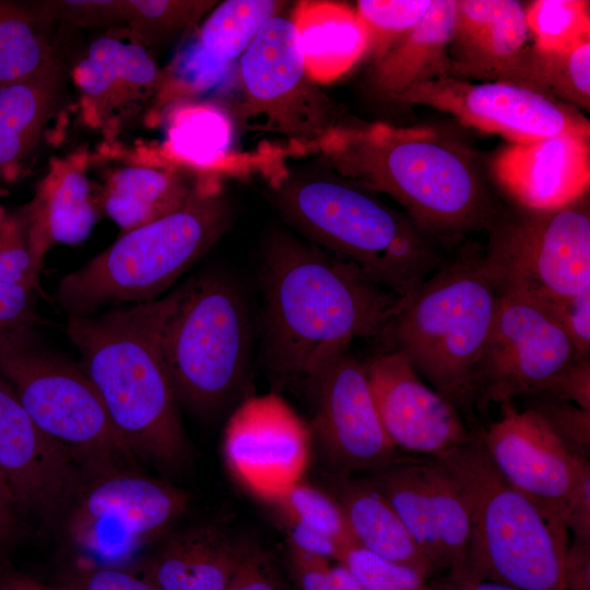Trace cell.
Here are the masks:
<instances>
[{
	"mask_svg": "<svg viewBox=\"0 0 590 590\" xmlns=\"http://www.w3.org/2000/svg\"><path fill=\"white\" fill-rule=\"evenodd\" d=\"M262 358L276 385L310 388L359 338L382 333L403 299L314 245L279 236L262 267Z\"/></svg>",
	"mask_w": 590,
	"mask_h": 590,
	"instance_id": "6da1fadb",
	"label": "cell"
},
{
	"mask_svg": "<svg viewBox=\"0 0 590 590\" xmlns=\"http://www.w3.org/2000/svg\"><path fill=\"white\" fill-rule=\"evenodd\" d=\"M184 291L185 284L99 316H68L66 324L118 436L133 456L169 472L182 471L192 456L162 354L164 327Z\"/></svg>",
	"mask_w": 590,
	"mask_h": 590,
	"instance_id": "7a4b0ae2",
	"label": "cell"
},
{
	"mask_svg": "<svg viewBox=\"0 0 590 590\" xmlns=\"http://www.w3.org/2000/svg\"><path fill=\"white\" fill-rule=\"evenodd\" d=\"M315 153L342 178L391 197L436 240L488 229L498 217L471 155L430 128L335 125Z\"/></svg>",
	"mask_w": 590,
	"mask_h": 590,
	"instance_id": "3957f363",
	"label": "cell"
},
{
	"mask_svg": "<svg viewBox=\"0 0 590 590\" xmlns=\"http://www.w3.org/2000/svg\"><path fill=\"white\" fill-rule=\"evenodd\" d=\"M272 187L282 213L314 246L401 299L444 263L435 238L365 188L285 174Z\"/></svg>",
	"mask_w": 590,
	"mask_h": 590,
	"instance_id": "277c9868",
	"label": "cell"
},
{
	"mask_svg": "<svg viewBox=\"0 0 590 590\" xmlns=\"http://www.w3.org/2000/svg\"><path fill=\"white\" fill-rule=\"evenodd\" d=\"M231 208L220 179L204 178L175 212L123 233L56 292L68 316H90L101 307L156 299L225 233Z\"/></svg>",
	"mask_w": 590,
	"mask_h": 590,
	"instance_id": "5b68a950",
	"label": "cell"
},
{
	"mask_svg": "<svg viewBox=\"0 0 590 590\" xmlns=\"http://www.w3.org/2000/svg\"><path fill=\"white\" fill-rule=\"evenodd\" d=\"M481 253L442 263L388 322L396 350L456 408L475 396V370L499 304Z\"/></svg>",
	"mask_w": 590,
	"mask_h": 590,
	"instance_id": "8992f818",
	"label": "cell"
},
{
	"mask_svg": "<svg viewBox=\"0 0 590 590\" xmlns=\"http://www.w3.org/2000/svg\"><path fill=\"white\" fill-rule=\"evenodd\" d=\"M434 458L455 477L468 502L470 543L462 569L518 590H563L568 542L500 475L480 436Z\"/></svg>",
	"mask_w": 590,
	"mask_h": 590,
	"instance_id": "52a82bcc",
	"label": "cell"
},
{
	"mask_svg": "<svg viewBox=\"0 0 590 590\" xmlns=\"http://www.w3.org/2000/svg\"><path fill=\"white\" fill-rule=\"evenodd\" d=\"M250 352V320L239 290L214 274L186 282L162 335L178 404L205 416L222 409L244 385Z\"/></svg>",
	"mask_w": 590,
	"mask_h": 590,
	"instance_id": "ba28073f",
	"label": "cell"
},
{
	"mask_svg": "<svg viewBox=\"0 0 590 590\" xmlns=\"http://www.w3.org/2000/svg\"><path fill=\"white\" fill-rule=\"evenodd\" d=\"M33 329L0 337V375L38 428L92 474L134 458L80 365L40 346Z\"/></svg>",
	"mask_w": 590,
	"mask_h": 590,
	"instance_id": "9c48e42d",
	"label": "cell"
},
{
	"mask_svg": "<svg viewBox=\"0 0 590 590\" xmlns=\"http://www.w3.org/2000/svg\"><path fill=\"white\" fill-rule=\"evenodd\" d=\"M487 231L481 257L499 295L550 305L590 286L588 193L556 209L497 217Z\"/></svg>",
	"mask_w": 590,
	"mask_h": 590,
	"instance_id": "30bf717a",
	"label": "cell"
},
{
	"mask_svg": "<svg viewBox=\"0 0 590 590\" xmlns=\"http://www.w3.org/2000/svg\"><path fill=\"white\" fill-rule=\"evenodd\" d=\"M243 104L249 129L274 132L294 143V152H315L334 127V109L306 73L291 19L268 20L239 58Z\"/></svg>",
	"mask_w": 590,
	"mask_h": 590,
	"instance_id": "8fae6325",
	"label": "cell"
},
{
	"mask_svg": "<svg viewBox=\"0 0 590 590\" xmlns=\"http://www.w3.org/2000/svg\"><path fill=\"white\" fill-rule=\"evenodd\" d=\"M189 499L179 487L132 471L96 473L78 494L68 535L90 557L116 566L167 532Z\"/></svg>",
	"mask_w": 590,
	"mask_h": 590,
	"instance_id": "7c38bea8",
	"label": "cell"
},
{
	"mask_svg": "<svg viewBox=\"0 0 590 590\" xmlns=\"http://www.w3.org/2000/svg\"><path fill=\"white\" fill-rule=\"evenodd\" d=\"M579 358L546 305L521 295H500L475 370V394L500 404L517 396L539 397Z\"/></svg>",
	"mask_w": 590,
	"mask_h": 590,
	"instance_id": "4fadbf2b",
	"label": "cell"
},
{
	"mask_svg": "<svg viewBox=\"0 0 590 590\" xmlns=\"http://www.w3.org/2000/svg\"><path fill=\"white\" fill-rule=\"evenodd\" d=\"M392 102L436 108L464 126L502 135L509 143L560 134L590 135L589 120L576 108L512 82L471 83L447 75L413 85Z\"/></svg>",
	"mask_w": 590,
	"mask_h": 590,
	"instance_id": "5bb4252c",
	"label": "cell"
},
{
	"mask_svg": "<svg viewBox=\"0 0 590 590\" xmlns=\"http://www.w3.org/2000/svg\"><path fill=\"white\" fill-rule=\"evenodd\" d=\"M480 439L507 483L568 542L567 512L589 460L569 452L533 409L519 411L511 401L502 403L500 416Z\"/></svg>",
	"mask_w": 590,
	"mask_h": 590,
	"instance_id": "9a60e30c",
	"label": "cell"
},
{
	"mask_svg": "<svg viewBox=\"0 0 590 590\" xmlns=\"http://www.w3.org/2000/svg\"><path fill=\"white\" fill-rule=\"evenodd\" d=\"M310 437V428L279 394L250 397L226 424L224 459L246 488L269 503L300 482Z\"/></svg>",
	"mask_w": 590,
	"mask_h": 590,
	"instance_id": "2e32d148",
	"label": "cell"
},
{
	"mask_svg": "<svg viewBox=\"0 0 590 590\" xmlns=\"http://www.w3.org/2000/svg\"><path fill=\"white\" fill-rule=\"evenodd\" d=\"M316 398L312 430L337 474L373 473L403 459L379 420L364 363L349 351L310 386Z\"/></svg>",
	"mask_w": 590,
	"mask_h": 590,
	"instance_id": "e0dca14e",
	"label": "cell"
},
{
	"mask_svg": "<svg viewBox=\"0 0 590 590\" xmlns=\"http://www.w3.org/2000/svg\"><path fill=\"white\" fill-rule=\"evenodd\" d=\"M364 366L381 425L400 451L435 457L474 437L456 406L423 382L400 351L377 354Z\"/></svg>",
	"mask_w": 590,
	"mask_h": 590,
	"instance_id": "ac0fdd59",
	"label": "cell"
},
{
	"mask_svg": "<svg viewBox=\"0 0 590 590\" xmlns=\"http://www.w3.org/2000/svg\"><path fill=\"white\" fill-rule=\"evenodd\" d=\"M73 79L85 120L114 135L160 98L163 71L149 49L117 28L88 45Z\"/></svg>",
	"mask_w": 590,
	"mask_h": 590,
	"instance_id": "d6986e66",
	"label": "cell"
},
{
	"mask_svg": "<svg viewBox=\"0 0 590 590\" xmlns=\"http://www.w3.org/2000/svg\"><path fill=\"white\" fill-rule=\"evenodd\" d=\"M0 473L19 509L57 511L73 493L74 460L44 434L0 375Z\"/></svg>",
	"mask_w": 590,
	"mask_h": 590,
	"instance_id": "ffe728a7",
	"label": "cell"
},
{
	"mask_svg": "<svg viewBox=\"0 0 590 590\" xmlns=\"http://www.w3.org/2000/svg\"><path fill=\"white\" fill-rule=\"evenodd\" d=\"M492 168L500 187L523 209H556L589 191L590 135L509 143L495 155Z\"/></svg>",
	"mask_w": 590,
	"mask_h": 590,
	"instance_id": "44dd1931",
	"label": "cell"
},
{
	"mask_svg": "<svg viewBox=\"0 0 590 590\" xmlns=\"http://www.w3.org/2000/svg\"><path fill=\"white\" fill-rule=\"evenodd\" d=\"M283 1L227 0L215 5L190 45L163 72L158 101L189 97L220 83Z\"/></svg>",
	"mask_w": 590,
	"mask_h": 590,
	"instance_id": "7402d4cb",
	"label": "cell"
},
{
	"mask_svg": "<svg viewBox=\"0 0 590 590\" xmlns=\"http://www.w3.org/2000/svg\"><path fill=\"white\" fill-rule=\"evenodd\" d=\"M529 36L518 1L456 0L448 75L518 83Z\"/></svg>",
	"mask_w": 590,
	"mask_h": 590,
	"instance_id": "603a6c76",
	"label": "cell"
},
{
	"mask_svg": "<svg viewBox=\"0 0 590 590\" xmlns=\"http://www.w3.org/2000/svg\"><path fill=\"white\" fill-rule=\"evenodd\" d=\"M86 162L84 152L51 160L33 201L22 213L34 258L40 266L50 246L79 245L94 227L98 211Z\"/></svg>",
	"mask_w": 590,
	"mask_h": 590,
	"instance_id": "cb8c5ba5",
	"label": "cell"
},
{
	"mask_svg": "<svg viewBox=\"0 0 590 590\" xmlns=\"http://www.w3.org/2000/svg\"><path fill=\"white\" fill-rule=\"evenodd\" d=\"M247 547L216 524H197L166 539L140 574L157 590H224Z\"/></svg>",
	"mask_w": 590,
	"mask_h": 590,
	"instance_id": "d4e9b609",
	"label": "cell"
},
{
	"mask_svg": "<svg viewBox=\"0 0 590 590\" xmlns=\"http://www.w3.org/2000/svg\"><path fill=\"white\" fill-rule=\"evenodd\" d=\"M208 176L177 161L126 166L106 180L101 206L123 234L178 210Z\"/></svg>",
	"mask_w": 590,
	"mask_h": 590,
	"instance_id": "484cf974",
	"label": "cell"
},
{
	"mask_svg": "<svg viewBox=\"0 0 590 590\" xmlns=\"http://www.w3.org/2000/svg\"><path fill=\"white\" fill-rule=\"evenodd\" d=\"M308 76L327 84L367 55L369 35L355 8L326 0L298 1L290 17Z\"/></svg>",
	"mask_w": 590,
	"mask_h": 590,
	"instance_id": "4316f807",
	"label": "cell"
},
{
	"mask_svg": "<svg viewBox=\"0 0 590 590\" xmlns=\"http://www.w3.org/2000/svg\"><path fill=\"white\" fill-rule=\"evenodd\" d=\"M455 19L456 0H432L424 17L373 61L369 79L374 92L392 102L413 85L447 76Z\"/></svg>",
	"mask_w": 590,
	"mask_h": 590,
	"instance_id": "83f0119b",
	"label": "cell"
},
{
	"mask_svg": "<svg viewBox=\"0 0 590 590\" xmlns=\"http://www.w3.org/2000/svg\"><path fill=\"white\" fill-rule=\"evenodd\" d=\"M332 496L338 502L356 544L385 559L434 578L433 568L402 520L368 479L337 474Z\"/></svg>",
	"mask_w": 590,
	"mask_h": 590,
	"instance_id": "f1b7e54d",
	"label": "cell"
},
{
	"mask_svg": "<svg viewBox=\"0 0 590 590\" xmlns=\"http://www.w3.org/2000/svg\"><path fill=\"white\" fill-rule=\"evenodd\" d=\"M61 76L56 60L34 76L0 88V175H12L36 144L57 105Z\"/></svg>",
	"mask_w": 590,
	"mask_h": 590,
	"instance_id": "f546056e",
	"label": "cell"
},
{
	"mask_svg": "<svg viewBox=\"0 0 590 590\" xmlns=\"http://www.w3.org/2000/svg\"><path fill=\"white\" fill-rule=\"evenodd\" d=\"M428 469L429 457L406 455L369 473L368 479L392 506L437 577L442 574V563Z\"/></svg>",
	"mask_w": 590,
	"mask_h": 590,
	"instance_id": "4dcf8cb0",
	"label": "cell"
},
{
	"mask_svg": "<svg viewBox=\"0 0 590 590\" xmlns=\"http://www.w3.org/2000/svg\"><path fill=\"white\" fill-rule=\"evenodd\" d=\"M234 125L225 110L211 104L181 107L169 130V146L177 162L197 170H233L239 164L233 152ZM212 175V174H210ZM215 176V175H214Z\"/></svg>",
	"mask_w": 590,
	"mask_h": 590,
	"instance_id": "1f68e13d",
	"label": "cell"
},
{
	"mask_svg": "<svg viewBox=\"0 0 590 590\" xmlns=\"http://www.w3.org/2000/svg\"><path fill=\"white\" fill-rule=\"evenodd\" d=\"M33 9L0 0V88L27 80L56 61Z\"/></svg>",
	"mask_w": 590,
	"mask_h": 590,
	"instance_id": "d6a6232c",
	"label": "cell"
},
{
	"mask_svg": "<svg viewBox=\"0 0 590 590\" xmlns=\"http://www.w3.org/2000/svg\"><path fill=\"white\" fill-rule=\"evenodd\" d=\"M518 84L546 93L574 107L590 108V42L565 51L531 45Z\"/></svg>",
	"mask_w": 590,
	"mask_h": 590,
	"instance_id": "836d02e7",
	"label": "cell"
},
{
	"mask_svg": "<svg viewBox=\"0 0 590 590\" xmlns=\"http://www.w3.org/2000/svg\"><path fill=\"white\" fill-rule=\"evenodd\" d=\"M217 1L122 0V30L146 49L164 45L189 31Z\"/></svg>",
	"mask_w": 590,
	"mask_h": 590,
	"instance_id": "e575fe53",
	"label": "cell"
},
{
	"mask_svg": "<svg viewBox=\"0 0 590 590\" xmlns=\"http://www.w3.org/2000/svg\"><path fill=\"white\" fill-rule=\"evenodd\" d=\"M428 474L445 574L462 568L465 563L470 543V511L460 485L434 457H429Z\"/></svg>",
	"mask_w": 590,
	"mask_h": 590,
	"instance_id": "d590c367",
	"label": "cell"
},
{
	"mask_svg": "<svg viewBox=\"0 0 590 590\" xmlns=\"http://www.w3.org/2000/svg\"><path fill=\"white\" fill-rule=\"evenodd\" d=\"M533 46L543 51H565L590 42L589 1L538 0L526 10Z\"/></svg>",
	"mask_w": 590,
	"mask_h": 590,
	"instance_id": "8d00e7d4",
	"label": "cell"
},
{
	"mask_svg": "<svg viewBox=\"0 0 590 590\" xmlns=\"http://www.w3.org/2000/svg\"><path fill=\"white\" fill-rule=\"evenodd\" d=\"M285 521H293L323 533L350 548L356 546L344 515L334 497L298 482L269 502Z\"/></svg>",
	"mask_w": 590,
	"mask_h": 590,
	"instance_id": "74e56055",
	"label": "cell"
},
{
	"mask_svg": "<svg viewBox=\"0 0 590 590\" xmlns=\"http://www.w3.org/2000/svg\"><path fill=\"white\" fill-rule=\"evenodd\" d=\"M432 0H359L355 10L369 35L368 55L380 59L426 14Z\"/></svg>",
	"mask_w": 590,
	"mask_h": 590,
	"instance_id": "f35d334b",
	"label": "cell"
},
{
	"mask_svg": "<svg viewBox=\"0 0 590 590\" xmlns=\"http://www.w3.org/2000/svg\"><path fill=\"white\" fill-rule=\"evenodd\" d=\"M345 565L364 590H434L416 569L385 559L358 545L346 550Z\"/></svg>",
	"mask_w": 590,
	"mask_h": 590,
	"instance_id": "ab89813d",
	"label": "cell"
},
{
	"mask_svg": "<svg viewBox=\"0 0 590 590\" xmlns=\"http://www.w3.org/2000/svg\"><path fill=\"white\" fill-rule=\"evenodd\" d=\"M40 269L31 248L23 214H8L0 244V283L38 290Z\"/></svg>",
	"mask_w": 590,
	"mask_h": 590,
	"instance_id": "60d3db41",
	"label": "cell"
},
{
	"mask_svg": "<svg viewBox=\"0 0 590 590\" xmlns=\"http://www.w3.org/2000/svg\"><path fill=\"white\" fill-rule=\"evenodd\" d=\"M35 13L47 24L60 21L81 27L123 28L122 0L40 1Z\"/></svg>",
	"mask_w": 590,
	"mask_h": 590,
	"instance_id": "b9f144b4",
	"label": "cell"
},
{
	"mask_svg": "<svg viewBox=\"0 0 590 590\" xmlns=\"http://www.w3.org/2000/svg\"><path fill=\"white\" fill-rule=\"evenodd\" d=\"M547 424L553 434L574 456L589 460L590 411L578 405L539 397L531 406Z\"/></svg>",
	"mask_w": 590,
	"mask_h": 590,
	"instance_id": "7bdbcfd3",
	"label": "cell"
},
{
	"mask_svg": "<svg viewBox=\"0 0 590 590\" xmlns=\"http://www.w3.org/2000/svg\"><path fill=\"white\" fill-rule=\"evenodd\" d=\"M556 317L578 354L590 351V286L581 292L546 305Z\"/></svg>",
	"mask_w": 590,
	"mask_h": 590,
	"instance_id": "ee69618b",
	"label": "cell"
},
{
	"mask_svg": "<svg viewBox=\"0 0 590 590\" xmlns=\"http://www.w3.org/2000/svg\"><path fill=\"white\" fill-rule=\"evenodd\" d=\"M224 590H285L272 558L248 546Z\"/></svg>",
	"mask_w": 590,
	"mask_h": 590,
	"instance_id": "f6af8a7d",
	"label": "cell"
},
{
	"mask_svg": "<svg viewBox=\"0 0 590 590\" xmlns=\"http://www.w3.org/2000/svg\"><path fill=\"white\" fill-rule=\"evenodd\" d=\"M69 586L74 590H157L143 575L117 566L81 568Z\"/></svg>",
	"mask_w": 590,
	"mask_h": 590,
	"instance_id": "bcb514c9",
	"label": "cell"
},
{
	"mask_svg": "<svg viewBox=\"0 0 590 590\" xmlns=\"http://www.w3.org/2000/svg\"><path fill=\"white\" fill-rule=\"evenodd\" d=\"M566 401L590 411V361L581 357L557 376L539 396Z\"/></svg>",
	"mask_w": 590,
	"mask_h": 590,
	"instance_id": "7dc6e473",
	"label": "cell"
},
{
	"mask_svg": "<svg viewBox=\"0 0 590 590\" xmlns=\"http://www.w3.org/2000/svg\"><path fill=\"white\" fill-rule=\"evenodd\" d=\"M290 550L293 576L299 590H350L332 580L329 559L294 547Z\"/></svg>",
	"mask_w": 590,
	"mask_h": 590,
	"instance_id": "c3c4849f",
	"label": "cell"
},
{
	"mask_svg": "<svg viewBox=\"0 0 590 590\" xmlns=\"http://www.w3.org/2000/svg\"><path fill=\"white\" fill-rule=\"evenodd\" d=\"M290 547L341 563L346 547L334 539L293 521H285Z\"/></svg>",
	"mask_w": 590,
	"mask_h": 590,
	"instance_id": "681fc988",
	"label": "cell"
},
{
	"mask_svg": "<svg viewBox=\"0 0 590 590\" xmlns=\"http://www.w3.org/2000/svg\"><path fill=\"white\" fill-rule=\"evenodd\" d=\"M563 590H590V540L573 539L563 559Z\"/></svg>",
	"mask_w": 590,
	"mask_h": 590,
	"instance_id": "f907efd6",
	"label": "cell"
},
{
	"mask_svg": "<svg viewBox=\"0 0 590 590\" xmlns=\"http://www.w3.org/2000/svg\"><path fill=\"white\" fill-rule=\"evenodd\" d=\"M566 527L575 539L590 540V469L582 475L573 496Z\"/></svg>",
	"mask_w": 590,
	"mask_h": 590,
	"instance_id": "816d5d0a",
	"label": "cell"
},
{
	"mask_svg": "<svg viewBox=\"0 0 590 590\" xmlns=\"http://www.w3.org/2000/svg\"><path fill=\"white\" fill-rule=\"evenodd\" d=\"M434 590H518L510 586L471 576L464 569L451 570L429 579Z\"/></svg>",
	"mask_w": 590,
	"mask_h": 590,
	"instance_id": "f5cc1de1",
	"label": "cell"
},
{
	"mask_svg": "<svg viewBox=\"0 0 590 590\" xmlns=\"http://www.w3.org/2000/svg\"><path fill=\"white\" fill-rule=\"evenodd\" d=\"M19 506L12 489L0 473V550L9 545L17 529Z\"/></svg>",
	"mask_w": 590,
	"mask_h": 590,
	"instance_id": "db71d44e",
	"label": "cell"
},
{
	"mask_svg": "<svg viewBox=\"0 0 590 590\" xmlns=\"http://www.w3.org/2000/svg\"><path fill=\"white\" fill-rule=\"evenodd\" d=\"M0 590H74L70 586L54 587L23 574H7L0 578Z\"/></svg>",
	"mask_w": 590,
	"mask_h": 590,
	"instance_id": "11a10c76",
	"label": "cell"
},
{
	"mask_svg": "<svg viewBox=\"0 0 590 590\" xmlns=\"http://www.w3.org/2000/svg\"><path fill=\"white\" fill-rule=\"evenodd\" d=\"M7 216H8V213L3 209H0V244L3 237V233H4Z\"/></svg>",
	"mask_w": 590,
	"mask_h": 590,
	"instance_id": "9f6ffc18",
	"label": "cell"
}]
</instances>
